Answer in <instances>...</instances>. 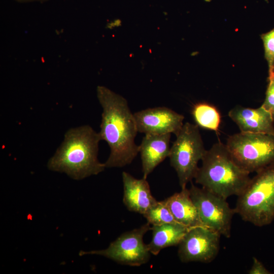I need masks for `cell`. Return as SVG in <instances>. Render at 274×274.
Returning <instances> with one entry per match:
<instances>
[{
  "label": "cell",
  "instance_id": "8992f818",
  "mask_svg": "<svg viewBox=\"0 0 274 274\" xmlns=\"http://www.w3.org/2000/svg\"><path fill=\"white\" fill-rule=\"evenodd\" d=\"M176 136L168 157L182 189L194 179L206 150L197 125L185 123Z\"/></svg>",
  "mask_w": 274,
  "mask_h": 274
},
{
  "label": "cell",
  "instance_id": "277c9868",
  "mask_svg": "<svg viewBox=\"0 0 274 274\" xmlns=\"http://www.w3.org/2000/svg\"><path fill=\"white\" fill-rule=\"evenodd\" d=\"M256 173L234 209L242 220L261 227L274 220V162Z\"/></svg>",
  "mask_w": 274,
  "mask_h": 274
},
{
  "label": "cell",
  "instance_id": "ac0fdd59",
  "mask_svg": "<svg viewBox=\"0 0 274 274\" xmlns=\"http://www.w3.org/2000/svg\"><path fill=\"white\" fill-rule=\"evenodd\" d=\"M260 37L263 42L264 57L268 64L267 80H269L274 77V28L262 34Z\"/></svg>",
  "mask_w": 274,
  "mask_h": 274
},
{
  "label": "cell",
  "instance_id": "9c48e42d",
  "mask_svg": "<svg viewBox=\"0 0 274 274\" xmlns=\"http://www.w3.org/2000/svg\"><path fill=\"white\" fill-rule=\"evenodd\" d=\"M221 236L203 226L189 228L178 245L180 261L183 263L211 262L219 253Z\"/></svg>",
  "mask_w": 274,
  "mask_h": 274
},
{
  "label": "cell",
  "instance_id": "8fae6325",
  "mask_svg": "<svg viewBox=\"0 0 274 274\" xmlns=\"http://www.w3.org/2000/svg\"><path fill=\"white\" fill-rule=\"evenodd\" d=\"M228 115L237 125L240 132L274 134V120L261 106L258 108L236 106L229 111Z\"/></svg>",
  "mask_w": 274,
  "mask_h": 274
},
{
  "label": "cell",
  "instance_id": "ffe728a7",
  "mask_svg": "<svg viewBox=\"0 0 274 274\" xmlns=\"http://www.w3.org/2000/svg\"><path fill=\"white\" fill-rule=\"evenodd\" d=\"M249 274H270L263 264L255 257H253L252 265L248 271Z\"/></svg>",
  "mask_w": 274,
  "mask_h": 274
},
{
  "label": "cell",
  "instance_id": "e0dca14e",
  "mask_svg": "<svg viewBox=\"0 0 274 274\" xmlns=\"http://www.w3.org/2000/svg\"><path fill=\"white\" fill-rule=\"evenodd\" d=\"M150 225H160L167 223H178L163 200L157 202L143 215Z\"/></svg>",
  "mask_w": 274,
  "mask_h": 274
},
{
  "label": "cell",
  "instance_id": "52a82bcc",
  "mask_svg": "<svg viewBox=\"0 0 274 274\" xmlns=\"http://www.w3.org/2000/svg\"><path fill=\"white\" fill-rule=\"evenodd\" d=\"M148 222L141 227L121 234L104 250L81 251L80 256L97 255L123 265L139 266L147 263L151 253L143 241L145 234L151 230Z\"/></svg>",
  "mask_w": 274,
  "mask_h": 274
},
{
  "label": "cell",
  "instance_id": "ba28073f",
  "mask_svg": "<svg viewBox=\"0 0 274 274\" xmlns=\"http://www.w3.org/2000/svg\"><path fill=\"white\" fill-rule=\"evenodd\" d=\"M189 189L202 225L229 238L234 209L230 207L226 199L202 187L191 183Z\"/></svg>",
  "mask_w": 274,
  "mask_h": 274
},
{
  "label": "cell",
  "instance_id": "7c38bea8",
  "mask_svg": "<svg viewBox=\"0 0 274 274\" xmlns=\"http://www.w3.org/2000/svg\"><path fill=\"white\" fill-rule=\"evenodd\" d=\"M122 176L124 204L129 211L143 215L158 201L152 195L148 182L146 179H136L125 172Z\"/></svg>",
  "mask_w": 274,
  "mask_h": 274
},
{
  "label": "cell",
  "instance_id": "9a60e30c",
  "mask_svg": "<svg viewBox=\"0 0 274 274\" xmlns=\"http://www.w3.org/2000/svg\"><path fill=\"white\" fill-rule=\"evenodd\" d=\"M189 228L178 223L153 225L152 239L147 244L150 253L157 255L163 249L179 244Z\"/></svg>",
  "mask_w": 274,
  "mask_h": 274
},
{
  "label": "cell",
  "instance_id": "4fadbf2b",
  "mask_svg": "<svg viewBox=\"0 0 274 274\" xmlns=\"http://www.w3.org/2000/svg\"><path fill=\"white\" fill-rule=\"evenodd\" d=\"M171 134H145L139 146L143 178L148 176L170 153Z\"/></svg>",
  "mask_w": 274,
  "mask_h": 274
},
{
  "label": "cell",
  "instance_id": "6da1fadb",
  "mask_svg": "<svg viewBox=\"0 0 274 274\" xmlns=\"http://www.w3.org/2000/svg\"><path fill=\"white\" fill-rule=\"evenodd\" d=\"M97 96L102 108L98 133L111 150L105 166H125L139 153L134 141L138 130L133 114L123 97L105 86L97 87Z\"/></svg>",
  "mask_w": 274,
  "mask_h": 274
},
{
  "label": "cell",
  "instance_id": "5bb4252c",
  "mask_svg": "<svg viewBox=\"0 0 274 274\" xmlns=\"http://www.w3.org/2000/svg\"><path fill=\"white\" fill-rule=\"evenodd\" d=\"M163 201L178 223L189 228L203 226L189 189L182 188Z\"/></svg>",
  "mask_w": 274,
  "mask_h": 274
},
{
  "label": "cell",
  "instance_id": "30bf717a",
  "mask_svg": "<svg viewBox=\"0 0 274 274\" xmlns=\"http://www.w3.org/2000/svg\"><path fill=\"white\" fill-rule=\"evenodd\" d=\"M138 132L176 135L183 126L184 117L166 107L148 108L133 114Z\"/></svg>",
  "mask_w": 274,
  "mask_h": 274
},
{
  "label": "cell",
  "instance_id": "d6986e66",
  "mask_svg": "<svg viewBox=\"0 0 274 274\" xmlns=\"http://www.w3.org/2000/svg\"><path fill=\"white\" fill-rule=\"evenodd\" d=\"M267 82L265 97L261 106L271 114L274 120V77Z\"/></svg>",
  "mask_w": 274,
  "mask_h": 274
},
{
  "label": "cell",
  "instance_id": "5b68a950",
  "mask_svg": "<svg viewBox=\"0 0 274 274\" xmlns=\"http://www.w3.org/2000/svg\"><path fill=\"white\" fill-rule=\"evenodd\" d=\"M226 146L236 163L250 173L274 162V134L240 132L229 136Z\"/></svg>",
  "mask_w": 274,
  "mask_h": 274
},
{
  "label": "cell",
  "instance_id": "7a4b0ae2",
  "mask_svg": "<svg viewBox=\"0 0 274 274\" xmlns=\"http://www.w3.org/2000/svg\"><path fill=\"white\" fill-rule=\"evenodd\" d=\"M98 132L89 125L67 130L64 140L47 163L52 171L64 173L75 180L96 175L104 170L105 163L97 159Z\"/></svg>",
  "mask_w": 274,
  "mask_h": 274
},
{
  "label": "cell",
  "instance_id": "3957f363",
  "mask_svg": "<svg viewBox=\"0 0 274 274\" xmlns=\"http://www.w3.org/2000/svg\"><path fill=\"white\" fill-rule=\"evenodd\" d=\"M201 161L195 183L224 199L239 196L251 180L250 173L236 163L226 144L221 142L206 150Z\"/></svg>",
  "mask_w": 274,
  "mask_h": 274
},
{
  "label": "cell",
  "instance_id": "2e32d148",
  "mask_svg": "<svg viewBox=\"0 0 274 274\" xmlns=\"http://www.w3.org/2000/svg\"><path fill=\"white\" fill-rule=\"evenodd\" d=\"M192 114L196 125L203 129L217 131L221 123V115L214 106L206 103L195 104Z\"/></svg>",
  "mask_w": 274,
  "mask_h": 274
}]
</instances>
